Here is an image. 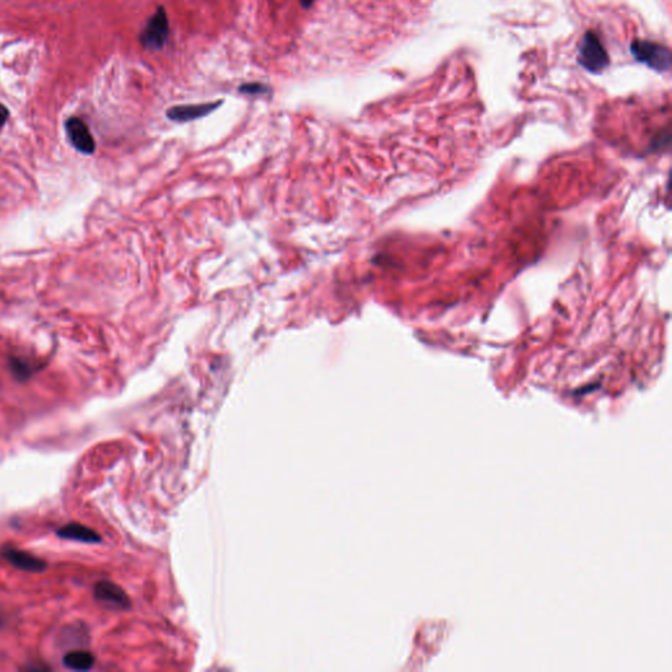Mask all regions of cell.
I'll use <instances>...</instances> for the list:
<instances>
[{
	"instance_id": "1",
	"label": "cell",
	"mask_w": 672,
	"mask_h": 672,
	"mask_svg": "<svg viewBox=\"0 0 672 672\" xmlns=\"http://www.w3.org/2000/svg\"><path fill=\"white\" fill-rule=\"evenodd\" d=\"M169 37H170L169 16H167L166 9L159 7L154 15L149 19L145 28L139 34V42L145 49L156 51L164 48Z\"/></svg>"
},
{
	"instance_id": "2",
	"label": "cell",
	"mask_w": 672,
	"mask_h": 672,
	"mask_svg": "<svg viewBox=\"0 0 672 672\" xmlns=\"http://www.w3.org/2000/svg\"><path fill=\"white\" fill-rule=\"evenodd\" d=\"M579 62L592 73H599L609 64L607 50L593 33H587L579 46Z\"/></svg>"
},
{
	"instance_id": "3",
	"label": "cell",
	"mask_w": 672,
	"mask_h": 672,
	"mask_svg": "<svg viewBox=\"0 0 672 672\" xmlns=\"http://www.w3.org/2000/svg\"><path fill=\"white\" fill-rule=\"evenodd\" d=\"M634 57L640 62L656 69L658 71H667L671 66L670 51L662 45L648 41H636L632 45Z\"/></svg>"
},
{
	"instance_id": "4",
	"label": "cell",
	"mask_w": 672,
	"mask_h": 672,
	"mask_svg": "<svg viewBox=\"0 0 672 672\" xmlns=\"http://www.w3.org/2000/svg\"><path fill=\"white\" fill-rule=\"evenodd\" d=\"M67 136L73 146L83 154H92L96 149L95 139L92 137L89 126L78 117H70L65 124Z\"/></svg>"
},
{
	"instance_id": "5",
	"label": "cell",
	"mask_w": 672,
	"mask_h": 672,
	"mask_svg": "<svg viewBox=\"0 0 672 672\" xmlns=\"http://www.w3.org/2000/svg\"><path fill=\"white\" fill-rule=\"evenodd\" d=\"M222 100L211 101V103H201V104H186V106H171L167 111V117L171 121L188 122L203 119L205 116L214 112L217 108L222 106Z\"/></svg>"
},
{
	"instance_id": "6",
	"label": "cell",
	"mask_w": 672,
	"mask_h": 672,
	"mask_svg": "<svg viewBox=\"0 0 672 672\" xmlns=\"http://www.w3.org/2000/svg\"><path fill=\"white\" fill-rule=\"evenodd\" d=\"M1 556L12 566L23 571H28V573H41L46 568L45 561L37 558L26 551L15 549V548H6L1 551Z\"/></svg>"
},
{
	"instance_id": "7",
	"label": "cell",
	"mask_w": 672,
	"mask_h": 672,
	"mask_svg": "<svg viewBox=\"0 0 672 672\" xmlns=\"http://www.w3.org/2000/svg\"><path fill=\"white\" fill-rule=\"evenodd\" d=\"M94 592H95V598L106 606L117 608L129 607L128 595L124 592L121 587H119L117 584L112 583V582H106V581L99 582L95 586Z\"/></svg>"
},
{
	"instance_id": "8",
	"label": "cell",
	"mask_w": 672,
	"mask_h": 672,
	"mask_svg": "<svg viewBox=\"0 0 672 672\" xmlns=\"http://www.w3.org/2000/svg\"><path fill=\"white\" fill-rule=\"evenodd\" d=\"M58 537L64 540H73L79 543H100V536L89 526H81L79 523H70L67 526L59 528L57 531Z\"/></svg>"
},
{
	"instance_id": "9",
	"label": "cell",
	"mask_w": 672,
	"mask_h": 672,
	"mask_svg": "<svg viewBox=\"0 0 672 672\" xmlns=\"http://www.w3.org/2000/svg\"><path fill=\"white\" fill-rule=\"evenodd\" d=\"M64 664L74 671H87L95 664V658L89 651H71L64 656Z\"/></svg>"
},
{
	"instance_id": "10",
	"label": "cell",
	"mask_w": 672,
	"mask_h": 672,
	"mask_svg": "<svg viewBox=\"0 0 672 672\" xmlns=\"http://www.w3.org/2000/svg\"><path fill=\"white\" fill-rule=\"evenodd\" d=\"M239 92L244 95H264L271 92V87L263 83H244L239 87Z\"/></svg>"
},
{
	"instance_id": "11",
	"label": "cell",
	"mask_w": 672,
	"mask_h": 672,
	"mask_svg": "<svg viewBox=\"0 0 672 672\" xmlns=\"http://www.w3.org/2000/svg\"><path fill=\"white\" fill-rule=\"evenodd\" d=\"M11 368H12V372H14V374L16 376L19 380L28 378V377L31 376V373H32L31 366L26 364V363H24V361H21V360H12Z\"/></svg>"
},
{
	"instance_id": "12",
	"label": "cell",
	"mask_w": 672,
	"mask_h": 672,
	"mask_svg": "<svg viewBox=\"0 0 672 672\" xmlns=\"http://www.w3.org/2000/svg\"><path fill=\"white\" fill-rule=\"evenodd\" d=\"M9 109L3 104H0V130L3 129V126L6 125V122L9 120Z\"/></svg>"
},
{
	"instance_id": "13",
	"label": "cell",
	"mask_w": 672,
	"mask_h": 672,
	"mask_svg": "<svg viewBox=\"0 0 672 672\" xmlns=\"http://www.w3.org/2000/svg\"><path fill=\"white\" fill-rule=\"evenodd\" d=\"M316 0H300V4L302 6V9H308L314 4Z\"/></svg>"
}]
</instances>
